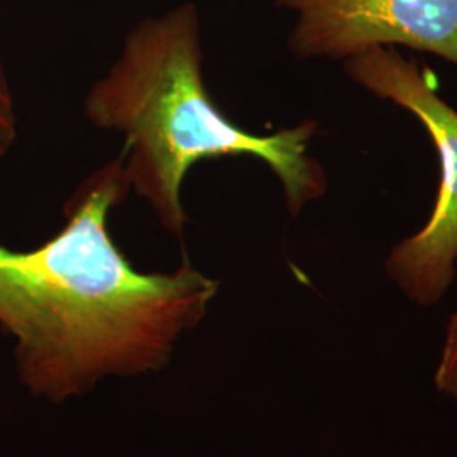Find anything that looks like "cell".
Listing matches in <instances>:
<instances>
[{
    "label": "cell",
    "instance_id": "5",
    "mask_svg": "<svg viewBox=\"0 0 457 457\" xmlns=\"http://www.w3.org/2000/svg\"><path fill=\"white\" fill-rule=\"evenodd\" d=\"M436 388L457 402V311L453 313L445 330L441 358L434 376Z\"/></svg>",
    "mask_w": 457,
    "mask_h": 457
},
{
    "label": "cell",
    "instance_id": "6",
    "mask_svg": "<svg viewBox=\"0 0 457 457\" xmlns=\"http://www.w3.org/2000/svg\"><path fill=\"white\" fill-rule=\"evenodd\" d=\"M17 137L16 102L11 82L7 77L5 63L0 53V158L7 156Z\"/></svg>",
    "mask_w": 457,
    "mask_h": 457
},
{
    "label": "cell",
    "instance_id": "1",
    "mask_svg": "<svg viewBox=\"0 0 457 457\" xmlns=\"http://www.w3.org/2000/svg\"><path fill=\"white\" fill-rule=\"evenodd\" d=\"M129 190L120 154L79 185L65 226L46 243L0 247V327L16 337L21 378L34 393L62 400L105 373L160 366L217 294V281L188 260L173 273L132 266L107 224Z\"/></svg>",
    "mask_w": 457,
    "mask_h": 457
},
{
    "label": "cell",
    "instance_id": "4",
    "mask_svg": "<svg viewBox=\"0 0 457 457\" xmlns=\"http://www.w3.org/2000/svg\"><path fill=\"white\" fill-rule=\"evenodd\" d=\"M296 16L298 60L345 62L376 46H405L457 66V0H273Z\"/></svg>",
    "mask_w": 457,
    "mask_h": 457
},
{
    "label": "cell",
    "instance_id": "3",
    "mask_svg": "<svg viewBox=\"0 0 457 457\" xmlns=\"http://www.w3.org/2000/svg\"><path fill=\"white\" fill-rule=\"evenodd\" d=\"M345 75L424 124L439 153L441 181L424 228L393 247L385 271L420 307H434L456 278L457 111L436 92L427 71L393 46H376L343 62Z\"/></svg>",
    "mask_w": 457,
    "mask_h": 457
},
{
    "label": "cell",
    "instance_id": "2",
    "mask_svg": "<svg viewBox=\"0 0 457 457\" xmlns=\"http://www.w3.org/2000/svg\"><path fill=\"white\" fill-rule=\"evenodd\" d=\"M83 112L98 129L124 136L120 154L131 190L177 237L188 222L183 183L204 160H260L281 183L292 215L326 195V171L309 151L315 120L253 134L217 107L204 82L202 21L194 2L139 21L114 65L87 92Z\"/></svg>",
    "mask_w": 457,
    "mask_h": 457
}]
</instances>
